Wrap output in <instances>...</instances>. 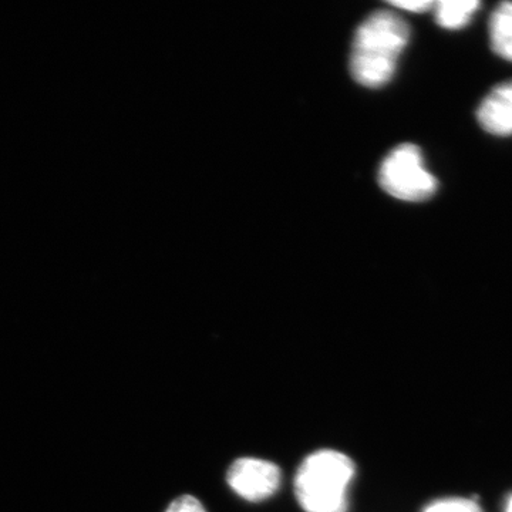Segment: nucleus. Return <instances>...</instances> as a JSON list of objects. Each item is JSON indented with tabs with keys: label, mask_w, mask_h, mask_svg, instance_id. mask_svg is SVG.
<instances>
[{
	"label": "nucleus",
	"mask_w": 512,
	"mask_h": 512,
	"mask_svg": "<svg viewBox=\"0 0 512 512\" xmlns=\"http://www.w3.org/2000/svg\"><path fill=\"white\" fill-rule=\"evenodd\" d=\"M379 184L397 200L421 202L437 191V180L424 167L419 147L403 144L394 148L379 170Z\"/></svg>",
	"instance_id": "nucleus-3"
},
{
	"label": "nucleus",
	"mask_w": 512,
	"mask_h": 512,
	"mask_svg": "<svg viewBox=\"0 0 512 512\" xmlns=\"http://www.w3.org/2000/svg\"><path fill=\"white\" fill-rule=\"evenodd\" d=\"M355 464L346 454L320 450L305 458L295 478L299 504L306 512L348 511Z\"/></svg>",
	"instance_id": "nucleus-2"
},
{
	"label": "nucleus",
	"mask_w": 512,
	"mask_h": 512,
	"mask_svg": "<svg viewBox=\"0 0 512 512\" xmlns=\"http://www.w3.org/2000/svg\"><path fill=\"white\" fill-rule=\"evenodd\" d=\"M480 3L476 0H441L434 3L437 23L444 29L457 30L470 23Z\"/></svg>",
	"instance_id": "nucleus-7"
},
{
	"label": "nucleus",
	"mask_w": 512,
	"mask_h": 512,
	"mask_svg": "<svg viewBox=\"0 0 512 512\" xmlns=\"http://www.w3.org/2000/svg\"><path fill=\"white\" fill-rule=\"evenodd\" d=\"M507 512H512V497L510 498V500H508Z\"/></svg>",
	"instance_id": "nucleus-11"
},
{
	"label": "nucleus",
	"mask_w": 512,
	"mask_h": 512,
	"mask_svg": "<svg viewBox=\"0 0 512 512\" xmlns=\"http://www.w3.org/2000/svg\"><path fill=\"white\" fill-rule=\"evenodd\" d=\"M491 46L498 56L512 62V2L501 3L490 20Z\"/></svg>",
	"instance_id": "nucleus-6"
},
{
	"label": "nucleus",
	"mask_w": 512,
	"mask_h": 512,
	"mask_svg": "<svg viewBox=\"0 0 512 512\" xmlns=\"http://www.w3.org/2000/svg\"><path fill=\"white\" fill-rule=\"evenodd\" d=\"M481 127L493 136L512 134V80L500 84L481 103L477 113Z\"/></svg>",
	"instance_id": "nucleus-5"
},
{
	"label": "nucleus",
	"mask_w": 512,
	"mask_h": 512,
	"mask_svg": "<svg viewBox=\"0 0 512 512\" xmlns=\"http://www.w3.org/2000/svg\"><path fill=\"white\" fill-rule=\"evenodd\" d=\"M232 490L248 501L271 497L281 484V471L271 461L259 458H239L228 471Z\"/></svg>",
	"instance_id": "nucleus-4"
},
{
	"label": "nucleus",
	"mask_w": 512,
	"mask_h": 512,
	"mask_svg": "<svg viewBox=\"0 0 512 512\" xmlns=\"http://www.w3.org/2000/svg\"><path fill=\"white\" fill-rule=\"evenodd\" d=\"M390 5L397 9L407 10V12H427L434 8V2L431 0H412V2H392Z\"/></svg>",
	"instance_id": "nucleus-10"
},
{
	"label": "nucleus",
	"mask_w": 512,
	"mask_h": 512,
	"mask_svg": "<svg viewBox=\"0 0 512 512\" xmlns=\"http://www.w3.org/2000/svg\"><path fill=\"white\" fill-rule=\"evenodd\" d=\"M165 512H207V510L197 498L191 497V495H183V497L173 501Z\"/></svg>",
	"instance_id": "nucleus-9"
},
{
	"label": "nucleus",
	"mask_w": 512,
	"mask_h": 512,
	"mask_svg": "<svg viewBox=\"0 0 512 512\" xmlns=\"http://www.w3.org/2000/svg\"><path fill=\"white\" fill-rule=\"evenodd\" d=\"M424 512H483L476 501L466 498H444L430 504Z\"/></svg>",
	"instance_id": "nucleus-8"
},
{
	"label": "nucleus",
	"mask_w": 512,
	"mask_h": 512,
	"mask_svg": "<svg viewBox=\"0 0 512 512\" xmlns=\"http://www.w3.org/2000/svg\"><path fill=\"white\" fill-rule=\"evenodd\" d=\"M409 39V26L397 13H373L356 32L350 57L353 79L369 89L389 83Z\"/></svg>",
	"instance_id": "nucleus-1"
}]
</instances>
